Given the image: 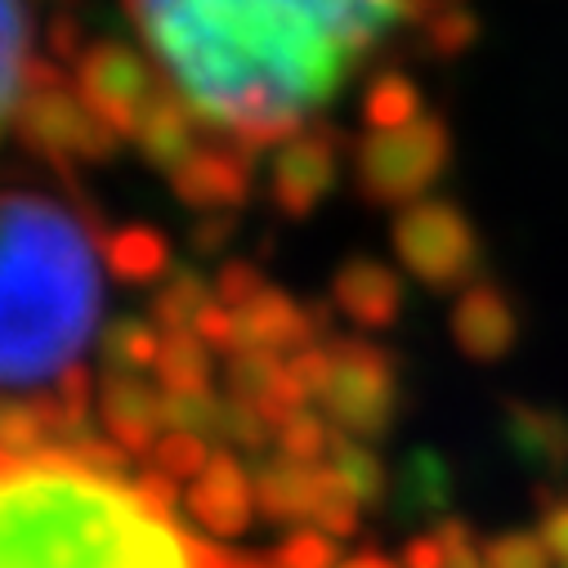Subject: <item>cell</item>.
<instances>
[{
	"label": "cell",
	"instance_id": "obj_1",
	"mask_svg": "<svg viewBox=\"0 0 568 568\" xmlns=\"http://www.w3.org/2000/svg\"><path fill=\"white\" fill-rule=\"evenodd\" d=\"M171 90L220 139L264 153L305 130L425 0H130Z\"/></svg>",
	"mask_w": 568,
	"mask_h": 568
},
{
	"label": "cell",
	"instance_id": "obj_2",
	"mask_svg": "<svg viewBox=\"0 0 568 568\" xmlns=\"http://www.w3.org/2000/svg\"><path fill=\"white\" fill-rule=\"evenodd\" d=\"M193 532L68 453L0 466V568H193Z\"/></svg>",
	"mask_w": 568,
	"mask_h": 568
},
{
	"label": "cell",
	"instance_id": "obj_3",
	"mask_svg": "<svg viewBox=\"0 0 568 568\" xmlns=\"http://www.w3.org/2000/svg\"><path fill=\"white\" fill-rule=\"evenodd\" d=\"M99 318L85 220L37 193H0V389L59 381Z\"/></svg>",
	"mask_w": 568,
	"mask_h": 568
},
{
	"label": "cell",
	"instance_id": "obj_4",
	"mask_svg": "<svg viewBox=\"0 0 568 568\" xmlns=\"http://www.w3.org/2000/svg\"><path fill=\"white\" fill-rule=\"evenodd\" d=\"M453 162L448 121L420 112L398 130H367L354 149V184L372 206H416L425 202Z\"/></svg>",
	"mask_w": 568,
	"mask_h": 568
},
{
	"label": "cell",
	"instance_id": "obj_5",
	"mask_svg": "<svg viewBox=\"0 0 568 568\" xmlns=\"http://www.w3.org/2000/svg\"><path fill=\"white\" fill-rule=\"evenodd\" d=\"M332 376L323 389V416L332 430L358 444H376L394 430L403 412L398 358L367 336H332Z\"/></svg>",
	"mask_w": 568,
	"mask_h": 568
},
{
	"label": "cell",
	"instance_id": "obj_6",
	"mask_svg": "<svg viewBox=\"0 0 568 568\" xmlns=\"http://www.w3.org/2000/svg\"><path fill=\"white\" fill-rule=\"evenodd\" d=\"M14 130L19 144L45 162H108L116 153L121 139L112 130H103L85 103L77 99V85L45 59L28 63L23 77V99L14 108Z\"/></svg>",
	"mask_w": 568,
	"mask_h": 568
},
{
	"label": "cell",
	"instance_id": "obj_7",
	"mask_svg": "<svg viewBox=\"0 0 568 568\" xmlns=\"http://www.w3.org/2000/svg\"><path fill=\"white\" fill-rule=\"evenodd\" d=\"M394 255L398 264L430 292H466L479 282L484 268V242L475 220L448 202V197H425L416 206H403L394 220Z\"/></svg>",
	"mask_w": 568,
	"mask_h": 568
},
{
	"label": "cell",
	"instance_id": "obj_8",
	"mask_svg": "<svg viewBox=\"0 0 568 568\" xmlns=\"http://www.w3.org/2000/svg\"><path fill=\"white\" fill-rule=\"evenodd\" d=\"M77 99L85 103V112L112 130L116 139H134L139 121L149 116V108L171 90L149 59H139L130 45L121 41H94L81 45L77 54Z\"/></svg>",
	"mask_w": 568,
	"mask_h": 568
},
{
	"label": "cell",
	"instance_id": "obj_9",
	"mask_svg": "<svg viewBox=\"0 0 568 568\" xmlns=\"http://www.w3.org/2000/svg\"><path fill=\"white\" fill-rule=\"evenodd\" d=\"M341 149L345 139L332 125H305L301 134H292L287 144L273 149L268 162V197L287 220H305L314 215L327 193L341 180Z\"/></svg>",
	"mask_w": 568,
	"mask_h": 568
},
{
	"label": "cell",
	"instance_id": "obj_10",
	"mask_svg": "<svg viewBox=\"0 0 568 568\" xmlns=\"http://www.w3.org/2000/svg\"><path fill=\"white\" fill-rule=\"evenodd\" d=\"M251 166H255L251 149L233 144V139H215L171 175V189L184 206L202 215H229L251 197Z\"/></svg>",
	"mask_w": 568,
	"mask_h": 568
},
{
	"label": "cell",
	"instance_id": "obj_11",
	"mask_svg": "<svg viewBox=\"0 0 568 568\" xmlns=\"http://www.w3.org/2000/svg\"><path fill=\"white\" fill-rule=\"evenodd\" d=\"M448 332H453V345L470 363H484V367L501 363L519 345V305L510 301L506 287L479 277V282H470V287L453 301Z\"/></svg>",
	"mask_w": 568,
	"mask_h": 568
},
{
	"label": "cell",
	"instance_id": "obj_12",
	"mask_svg": "<svg viewBox=\"0 0 568 568\" xmlns=\"http://www.w3.org/2000/svg\"><path fill=\"white\" fill-rule=\"evenodd\" d=\"M162 403H166V394H162L149 376L103 372V385H99L103 430H108V439H112L116 448H125L130 457H149V453L158 448V439L166 435Z\"/></svg>",
	"mask_w": 568,
	"mask_h": 568
},
{
	"label": "cell",
	"instance_id": "obj_13",
	"mask_svg": "<svg viewBox=\"0 0 568 568\" xmlns=\"http://www.w3.org/2000/svg\"><path fill=\"white\" fill-rule=\"evenodd\" d=\"M327 305L363 332H389L403 314V277L372 255H354L336 268Z\"/></svg>",
	"mask_w": 568,
	"mask_h": 568
},
{
	"label": "cell",
	"instance_id": "obj_14",
	"mask_svg": "<svg viewBox=\"0 0 568 568\" xmlns=\"http://www.w3.org/2000/svg\"><path fill=\"white\" fill-rule=\"evenodd\" d=\"M189 515L197 519V528H206L211 537H237L251 528L255 515V484L246 475V466L224 448L211 457V466L193 479L189 497H184Z\"/></svg>",
	"mask_w": 568,
	"mask_h": 568
},
{
	"label": "cell",
	"instance_id": "obj_15",
	"mask_svg": "<svg viewBox=\"0 0 568 568\" xmlns=\"http://www.w3.org/2000/svg\"><path fill=\"white\" fill-rule=\"evenodd\" d=\"M224 389L233 403L260 412L273 430L282 416H292L296 407H310L282 354H233L224 367Z\"/></svg>",
	"mask_w": 568,
	"mask_h": 568
},
{
	"label": "cell",
	"instance_id": "obj_16",
	"mask_svg": "<svg viewBox=\"0 0 568 568\" xmlns=\"http://www.w3.org/2000/svg\"><path fill=\"white\" fill-rule=\"evenodd\" d=\"M202 116L175 94V90H166L153 108H149V116L139 121V130H134V144H139V153H144V162L149 166H158V171H166V175H175L206 139H202Z\"/></svg>",
	"mask_w": 568,
	"mask_h": 568
},
{
	"label": "cell",
	"instance_id": "obj_17",
	"mask_svg": "<svg viewBox=\"0 0 568 568\" xmlns=\"http://www.w3.org/2000/svg\"><path fill=\"white\" fill-rule=\"evenodd\" d=\"M501 439L537 475H559L568 466V416L559 407L506 403V412H501Z\"/></svg>",
	"mask_w": 568,
	"mask_h": 568
},
{
	"label": "cell",
	"instance_id": "obj_18",
	"mask_svg": "<svg viewBox=\"0 0 568 568\" xmlns=\"http://www.w3.org/2000/svg\"><path fill=\"white\" fill-rule=\"evenodd\" d=\"M314 479H318V466H305L296 457H268L255 466L251 484H255V506L264 510V519L273 524H301L310 519L314 510Z\"/></svg>",
	"mask_w": 568,
	"mask_h": 568
},
{
	"label": "cell",
	"instance_id": "obj_19",
	"mask_svg": "<svg viewBox=\"0 0 568 568\" xmlns=\"http://www.w3.org/2000/svg\"><path fill=\"white\" fill-rule=\"evenodd\" d=\"M211 305H215V282H206L197 264H175L162 282V292L153 296V323L162 332H197Z\"/></svg>",
	"mask_w": 568,
	"mask_h": 568
},
{
	"label": "cell",
	"instance_id": "obj_20",
	"mask_svg": "<svg viewBox=\"0 0 568 568\" xmlns=\"http://www.w3.org/2000/svg\"><path fill=\"white\" fill-rule=\"evenodd\" d=\"M103 260L108 268L121 277V282H158L166 277L175 264H171V246L158 229L149 224H125L116 229L108 242H103Z\"/></svg>",
	"mask_w": 568,
	"mask_h": 568
},
{
	"label": "cell",
	"instance_id": "obj_21",
	"mask_svg": "<svg viewBox=\"0 0 568 568\" xmlns=\"http://www.w3.org/2000/svg\"><path fill=\"white\" fill-rule=\"evenodd\" d=\"M211 354L215 349L197 332H162V354L153 376L166 394H202L211 389V372H215Z\"/></svg>",
	"mask_w": 568,
	"mask_h": 568
},
{
	"label": "cell",
	"instance_id": "obj_22",
	"mask_svg": "<svg viewBox=\"0 0 568 568\" xmlns=\"http://www.w3.org/2000/svg\"><path fill=\"white\" fill-rule=\"evenodd\" d=\"M158 354H162V327L149 323V318H116L99 336V363H103V372L149 376L158 367Z\"/></svg>",
	"mask_w": 568,
	"mask_h": 568
},
{
	"label": "cell",
	"instance_id": "obj_23",
	"mask_svg": "<svg viewBox=\"0 0 568 568\" xmlns=\"http://www.w3.org/2000/svg\"><path fill=\"white\" fill-rule=\"evenodd\" d=\"M28 63V14L19 0H0V130H6V121H14Z\"/></svg>",
	"mask_w": 568,
	"mask_h": 568
},
{
	"label": "cell",
	"instance_id": "obj_24",
	"mask_svg": "<svg viewBox=\"0 0 568 568\" xmlns=\"http://www.w3.org/2000/svg\"><path fill=\"white\" fill-rule=\"evenodd\" d=\"M398 510L430 515L435 524L448 519V462L439 453H412L398 475Z\"/></svg>",
	"mask_w": 568,
	"mask_h": 568
},
{
	"label": "cell",
	"instance_id": "obj_25",
	"mask_svg": "<svg viewBox=\"0 0 568 568\" xmlns=\"http://www.w3.org/2000/svg\"><path fill=\"white\" fill-rule=\"evenodd\" d=\"M162 420H166V435L175 430V435H197L206 444H224L229 398H220L215 389H202V394H166Z\"/></svg>",
	"mask_w": 568,
	"mask_h": 568
},
{
	"label": "cell",
	"instance_id": "obj_26",
	"mask_svg": "<svg viewBox=\"0 0 568 568\" xmlns=\"http://www.w3.org/2000/svg\"><path fill=\"white\" fill-rule=\"evenodd\" d=\"M416 116H420V90L412 85V77H403V72L372 77V85L363 94L367 130H398V125H407Z\"/></svg>",
	"mask_w": 568,
	"mask_h": 568
},
{
	"label": "cell",
	"instance_id": "obj_27",
	"mask_svg": "<svg viewBox=\"0 0 568 568\" xmlns=\"http://www.w3.org/2000/svg\"><path fill=\"white\" fill-rule=\"evenodd\" d=\"M50 453V430L37 403H14L0 398V466L10 462H32Z\"/></svg>",
	"mask_w": 568,
	"mask_h": 568
},
{
	"label": "cell",
	"instance_id": "obj_28",
	"mask_svg": "<svg viewBox=\"0 0 568 568\" xmlns=\"http://www.w3.org/2000/svg\"><path fill=\"white\" fill-rule=\"evenodd\" d=\"M332 420L318 412V407H296L292 416H282L277 420V430H273V444L282 457H296L305 466H323L327 453H332Z\"/></svg>",
	"mask_w": 568,
	"mask_h": 568
},
{
	"label": "cell",
	"instance_id": "obj_29",
	"mask_svg": "<svg viewBox=\"0 0 568 568\" xmlns=\"http://www.w3.org/2000/svg\"><path fill=\"white\" fill-rule=\"evenodd\" d=\"M327 466L341 475V484L363 501V506H376L385 497V466L376 457L372 444H358V439H345L336 435L332 439V453H327Z\"/></svg>",
	"mask_w": 568,
	"mask_h": 568
},
{
	"label": "cell",
	"instance_id": "obj_30",
	"mask_svg": "<svg viewBox=\"0 0 568 568\" xmlns=\"http://www.w3.org/2000/svg\"><path fill=\"white\" fill-rule=\"evenodd\" d=\"M358 510L363 501L341 484V475L323 462L318 466V479H314V510H310V524L327 537H349L358 528Z\"/></svg>",
	"mask_w": 568,
	"mask_h": 568
},
{
	"label": "cell",
	"instance_id": "obj_31",
	"mask_svg": "<svg viewBox=\"0 0 568 568\" xmlns=\"http://www.w3.org/2000/svg\"><path fill=\"white\" fill-rule=\"evenodd\" d=\"M268 559L273 568H341V546L318 528H292L268 550Z\"/></svg>",
	"mask_w": 568,
	"mask_h": 568
},
{
	"label": "cell",
	"instance_id": "obj_32",
	"mask_svg": "<svg viewBox=\"0 0 568 568\" xmlns=\"http://www.w3.org/2000/svg\"><path fill=\"white\" fill-rule=\"evenodd\" d=\"M211 444L206 439H197V435H162L158 439V448L149 453V466H158L162 475H171L175 484H193L206 466H211Z\"/></svg>",
	"mask_w": 568,
	"mask_h": 568
},
{
	"label": "cell",
	"instance_id": "obj_33",
	"mask_svg": "<svg viewBox=\"0 0 568 568\" xmlns=\"http://www.w3.org/2000/svg\"><path fill=\"white\" fill-rule=\"evenodd\" d=\"M484 564L488 568H555L541 537L537 532H524V528H510V532H497L484 541Z\"/></svg>",
	"mask_w": 568,
	"mask_h": 568
},
{
	"label": "cell",
	"instance_id": "obj_34",
	"mask_svg": "<svg viewBox=\"0 0 568 568\" xmlns=\"http://www.w3.org/2000/svg\"><path fill=\"white\" fill-rule=\"evenodd\" d=\"M264 287H268V282H264V273H260L255 264H246V260H229V264L220 268V277H215V305H224V310H242V305L255 301Z\"/></svg>",
	"mask_w": 568,
	"mask_h": 568
},
{
	"label": "cell",
	"instance_id": "obj_35",
	"mask_svg": "<svg viewBox=\"0 0 568 568\" xmlns=\"http://www.w3.org/2000/svg\"><path fill=\"white\" fill-rule=\"evenodd\" d=\"M435 532H439L444 546H448V564H444V568H488V564H484V541L475 537V528H470L466 519L448 515V519L435 524Z\"/></svg>",
	"mask_w": 568,
	"mask_h": 568
},
{
	"label": "cell",
	"instance_id": "obj_36",
	"mask_svg": "<svg viewBox=\"0 0 568 568\" xmlns=\"http://www.w3.org/2000/svg\"><path fill=\"white\" fill-rule=\"evenodd\" d=\"M555 568H568V497H541V519L532 528Z\"/></svg>",
	"mask_w": 568,
	"mask_h": 568
},
{
	"label": "cell",
	"instance_id": "obj_37",
	"mask_svg": "<svg viewBox=\"0 0 568 568\" xmlns=\"http://www.w3.org/2000/svg\"><path fill=\"white\" fill-rule=\"evenodd\" d=\"M448 564V546H444V537L430 528V532H420V537H412L407 546H403V564L398 568H444Z\"/></svg>",
	"mask_w": 568,
	"mask_h": 568
},
{
	"label": "cell",
	"instance_id": "obj_38",
	"mask_svg": "<svg viewBox=\"0 0 568 568\" xmlns=\"http://www.w3.org/2000/svg\"><path fill=\"white\" fill-rule=\"evenodd\" d=\"M233 233H237V229H233V215H206V220L193 224V251H197V255H215V251L229 246Z\"/></svg>",
	"mask_w": 568,
	"mask_h": 568
},
{
	"label": "cell",
	"instance_id": "obj_39",
	"mask_svg": "<svg viewBox=\"0 0 568 568\" xmlns=\"http://www.w3.org/2000/svg\"><path fill=\"white\" fill-rule=\"evenodd\" d=\"M341 568H398V564H389L381 550H358V555L341 559Z\"/></svg>",
	"mask_w": 568,
	"mask_h": 568
}]
</instances>
